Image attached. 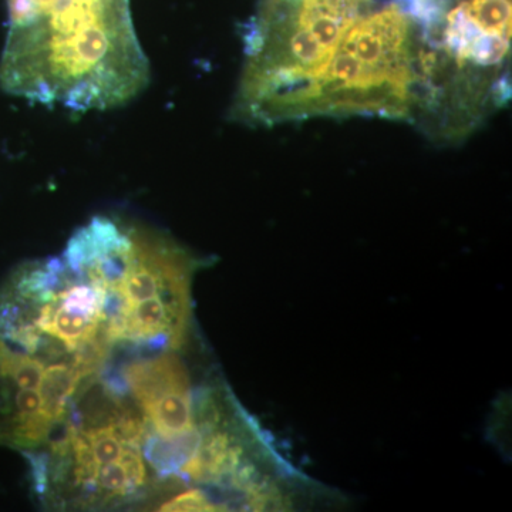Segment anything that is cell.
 <instances>
[{
  "mask_svg": "<svg viewBox=\"0 0 512 512\" xmlns=\"http://www.w3.org/2000/svg\"><path fill=\"white\" fill-rule=\"evenodd\" d=\"M511 0H464L448 12L440 49L457 72H494L511 45Z\"/></svg>",
  "mask_w": 512,
  "mask_h": 512,
  "instance_id": "obj_4",
  "label": "cell"
},
{
  "mask_svg": "<svg viewBox=\"0 0 512 512\" xmlns=\"http://www.w3.org/2000/svg\"><path fill=\"white\" fill-rule=\"evenodd\" d=\"M0 87L72 110L124 106L150 83L130 0H6Z\"/></svg>",
  "mask_w": 512,
  "mask_h": 512,
  "instance_id": "obj_1",
  "label": "cell"
},
{
  "mask_svg": "<svg viewBox=\"0 0 512 512\" xmlns=\"http://www.w3.org/2000/svg\"><path fill=\"white\" fill-rule=\"evenodd\" d=\"M161 511H224L221 504L200 490V488H191L184 493L175 495L171 500L165 501L160 507Z\"/></svg>",
  "mask_w": 512,
  "mask_h": 512,
  "instance_id": "obj_6",
  "label": "cell"
},
{
  "mask_svg": "<svg viewBox=\"0 0 512 512\" xmlns=\"http://www.w3.org/2000/svg\"><path fill=\"white\" fill-rule=\"evenodd\" d=\"M369 0H266L248 37L234 116L252 124L302 117L340 40Z\"/></svg>",
  "mask_w": 512,
  "mask_h": 512,
  "instance_id": "obj_2",
  "label": "cell"
},
{
  "mask_svg": "<svg viewBox=\"0 0 512 512\" xmlns=\"http://www.w3.org/2000/svg\"><path fill=\"white\" fill-rule=\"evenodd\" d=\"M128 390L136 397L153 427L164 440L181 439L197 430L194 393L187 369L177 356L165 353L131 362L124 370Z\"/></svg>",
  "mask_w": 512,
  "mask_h": 512,
  "instance_id": "obj_5",
  "label": "cell"
},
{
  "mask_svg": "<svg viewBox=\"0 0 512 512\" xmlns=\"http://www.w3.org/2000/svg\"><path fill=\"white\" fill-rule=\"evenodd\" d=\"M413 19L389 5L359 16L303 107L309 116H412L423 76Z\"/></svg>",
  "mask_w": 512,
  "mask_h": 512,
  "instance_id": "obj_3",
  "label": "cell"
}]
</instances>
